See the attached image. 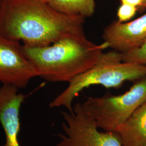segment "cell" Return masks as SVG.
I'll return each mask as SVG.
<instances>
[{"label":"cell","mask_w":146,"mask_h":146,"mask_svg":"<svg viewBox=\"0 0 146 146\" xmlns=\"http://www.w3.org/2000/svg\"><path fill=\"white\" fill-rule=\"evenodd\" d=\"M85 19L55 11L47 0H3L0 35L28 47H44L66 37L85 34Z\"/></svg>","instance_id":"cell-1"},{"label":"cell","mask_w":146,"mask_h":146,"mask_svg":"<svg viewBox=\"0 0 146 146\" xmlns=\"http://www.w3.org/2000/svg\"><path fill=\"white\" fill-rule=\"evenodd\" d=\"M107 48L106 43L95 44L85 34L66 37L44 47L22 46L37 76L49 82L68 83L96 65Z\"/></svg>","instance_id":"cell-2"},{"label":"cell","mask_w":146,"mask_h":146,"mask_svg":"<svg viewBox=\"0 0 146 146\" xmlns=\"http://www.w3.org/2000/svg\"><path fill=\"white\" fill-rule=\"evenodd\" d=\"M121 55L114 50L104 52L93 67L69 82L67 88L52 100L49 107H65L71 111L73 100L84 89L94 85L117 88L125 81L146 76V65L122 62Z\"/></svg>","instance_id":"cell-3"},{"label":"cell","mask_w":146,"mask_h":146,"mask_svg":"<svg viewBox=\"0 0 146 146\" xmlns=\"http://www.w3.org/2000/svg\"><path fill=\"white\" fill-rule=\"evenodd\" d=\"M146 102V76L136 81L124 94L90 97L81 107L98 128L116 133L133 113Z\"/></svg>","instance_id":"cell-4"},{"label":"cell","mask_w":146,"mask_h":146,"mask_svg":"<svg viewBox=\"0 0 146 146\" xmlns=\"http://www.w3.org/2000/svg\"><path fill=\"white\" fill-rule=\"evenodd\" d=\"M63 133L57 146H123L116 133L100 131L93 120L84 113L81 104L63 112Z\"/></svg>","instance_id":"cell-5"},{"label":"cell","mask_w":146,"mask_h":146,"mask_svg":"<svg viewBox=\"0 0 146 146\" xmlns=\"http://www.w3.org/2000/svg\"><path fill=\"white\" fill-rule=\"evenodd\" d=\"M36 76V70L23 52L20 42L0 35V82L25 88Z\"/></svg>","instance_id":"cell-6"},{"label":"cell","mask_w":146,"mask_h":146,"mask_svg":"<svg viewBox=\"0 0 146 146\" xmlns=\"http://www.w3.org/2000/svg\"><path fill=\"white\" fill-rule=\"evenodd\" d=\"M102 38L108 48L122 54L138 48L146 40V13L129 22H113L104 28Z\"/></svg>","instance_id":"cell-7"},{"label":"cell","mask_w":146,"mask_h":146,"mask_svg":"<svg viewBox=\"0 0 146 146\" xmlns=\"http://www.w3.org/2000/svg\"><path fill=\"white\" fill-rule=\"evenodd\" d=\"M18 89L10 84H3L0 87V123L5 135L3 146H20L18 140L20 111L26 96L19 93Z\"/></svg>","instance_id":"cell-8"},{"label":"cell","mask_w":146,"mask_h":146,"mask_svg":"<svg viewBox=\"0 0 146 146\" xmlns=\"http://www.w3.org/2000/svg\"><path fill=\"white\" fill-rule=\"evenodd\" d=\"M123 146H146V102L116 131Z\"/></svg>","instance_id":"cell-9"},{"label":"cell","mask_w":146,"mask_h":146,"mask_svg":"<svg viewBox=\"0 0 146 146\" xmlns=\"http://www.w3.org/2000/svg\"><path fill=\"white\" fill-rule=\"evenodd\" d=\"M55 11L66 15L79 16L85 18L94 14L95 0H47Z\"/></svg>","instance_id":"cell-10"},{"label":"cell","mask_w":146,"mask_h":146,"mask_svg":"<svg viewBox=\"0 0 146 146\" xmlns=\"http://www.w3.org/2000/svg\"><path fill=\"white\" fill-rule=\"evenodd\" d=\"M121 58L122 61L124 62L146 65V40L138 48L130 52L122 54Z\"/></svg>","instance_id":"cell-11"},{"label":"cell","mask_w":146,"mask_h":146,"mask_svg":"<svg viewBox=\"0 0 146 146\" xmlns=\"http://www.w3.org/2000/svg\"><path fill=\"white\" fill-rule=\"evenodd\" d=\"M137 11V8L134 6L121 4L117 13L118 21L120 22H125L131 20L135 15Z\"/></svg>","instance_id":"cell-12"},{"label":"cell","mask_w":146,"mask_h":146,"mask_svg":"<svg viewBox=\"0 0 146 146\" xmlns=\"http://www.w3.org/2000/svg\"><path fill=\"white\" fill-rule=\"evenodd\" d=\"M121 4H125L134 6L138 10L142 11L146 8L144 0H120Z\"/></svg>","instance_id":"cell-13"},{"label":"cell","mask_w":146,"mask_h":146,"mask_svg":"<svg viewBox=\"0 0 146 146\" xmlns=\"http://www.w3.org/2000/svg\"><path fill=\"white\" fill-rule=\"evenodd\" d=\"M3 2V0H0V14H1V11H2Z\"/></svg>","instance_id":"cell-14"},{"label":"cell","mask_w":146,"mask_h":146,"mask_svg":"<svg viewBox=\"0 0 146 146\" xmlns=\"http://www.w3.org/2000/svg\"><path fill=\"white\" fill-rule=\"evenodd\" d=\"M144 2H145V5L146 8V0H144Z\"/></svg>","instance_id":"cell-15"},{"label":"cell","mask_w":146,"mask_h":146,"mask_svg":"<svg viewBox=\"0 0 146 146\" xmlns=\"http://www.w3.org/2000/svg\"></svg>","instance_id":"cell-16"}]
</instances>
